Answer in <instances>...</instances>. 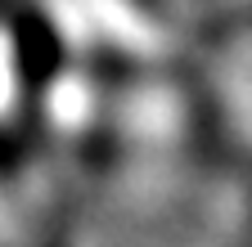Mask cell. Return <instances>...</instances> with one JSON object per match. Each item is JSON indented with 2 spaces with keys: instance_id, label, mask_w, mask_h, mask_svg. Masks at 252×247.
<instances>
[]
</instances>
